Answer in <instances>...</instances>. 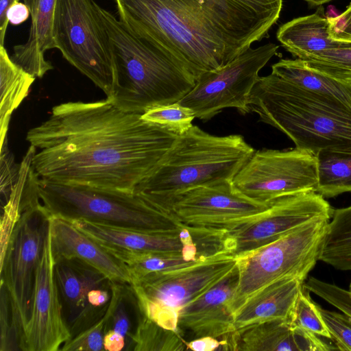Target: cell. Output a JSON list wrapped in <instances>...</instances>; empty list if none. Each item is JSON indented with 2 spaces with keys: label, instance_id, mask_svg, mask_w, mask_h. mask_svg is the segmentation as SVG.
<instances>
[{
  "label": "cell",
  "instance_id": "cell-1",
  "mask_svg": "<svg viewBox=\"0 0 351 351\" xmlns=\"http://www.w3.org/2000/svg\"><path fill=\"white\" fill-rule=\"evenodd\" d=\"M107 99L55 106L27 133L32 168L46 180L134 193L178 136Z\"/></svg>",
  "mask_w": 351,
  "mask_h": 351
},
{
  "label": "cell",
  "instance_id": "cell-2",
  "mask_svg": "<svg viewBox=\"0 0 351 351\" xmlns=\"http://www.w3.org/2000/svg\"><path fill=\"white\" fill-rule=\"evenodd\" d=\"M119 19L197 80L267 36L283 0H114Z\"/></svg>",
  "mask_w": 351,
  "mask_h": 351
},
{
  "label": "cell",
  "instance_id": "cell-3",
  "mask_svg": "<svg viewBox=\"0 0 351 351\" xmlns=\"http://www.w3.org/2000/svg\"><path fill=\"white\" fill-rule=\"evenodd\" d=\"M110 38L114 69L112 96L119 109L143 114L150 108L179 101L196 80L179 62L134 32L101 7Z\"/></svg>",
  "mask_w": 351,
  "mask_h": 351
},
{
  "label": "cell",
  "instance_id": "cell-4",
  "mask_svg": "<svg viewBox=\"0 0 351 351\" xmlns=\"http://www.w3.org/2000/svg\"><path fill=\"white\" fill-rule=\"evenodd\" d=\"M254 152L241 135L214 136L193 125L176 137L134 193L165 212L189 190L232 181Z\"/></svg>",
  "mask_w": 351,
  "mask_h": 351
},
{
  "label": "cell",
  "instance_id": "cell-5",
  "mask_svg": "<svg viewBox=\"0 0 351 351\" xmlns=\"http://www.w3.org/2000/svg\"><path fill=\"white\" fill-rule=\"evenodd\" d=\"M250 112L288 136L295 147L351 154V110L326 104L271 73L260 77L250 97Z\"/></svg>",
  "mask_w": 351,
  "mask_h": 351
},
{
  "label": "cell",
  "instance_id": "cell-6",
  "mask_svg": "<svg viewBox=\"0 0 351 351\" xmlns=\"http://www.w3.org/2000/svg\"><path fill=\"white\" fill-rule=\"evenodd\" d=\"M36 190L50 216L69 221L84 219L147 232L177 233L186 228L135 193L62 184L38 177Z\"/></svg>",
  "mask_w": 351,
  "mask_h": 351
},
{
  "label": "cell",
  "instance_id": "cell-7",
  "mask_svg": "<svg viewBox=\"0 0 351 351\" xmlns=\"http://www.w3.org/2000/svg\"><path fill=\"white\" fill-rule=\"evenodd\" d=\"M49 217L38 196L36 177L30 173L23 189L21 217L0 260V284L5 288L10 300L21 350L30 315L36 271L49 231Z\"/></svg>",
  "mask_w": 351,
  "mask_h": 351
},
{
  "label": "cell",
  "instance_id": "cell-8",
  "mask_svg": "<svg viewBox=\"0 0 351 351\" xmlns=\"http://www.w3.org/2000/svg\"><path fill=\"white\" fill-rule=\"evenodd\" d=\"M330 219H313L238 258L239 282L231 302L234 315L248 298L278 280L293 277L304 282L319 261Z\"/></svg>",
  "mask_w": 351,
  "mask_h": 351
},
{
  "label": "cell",
  "instance_id": "cell-9",
  "mask_svg": "<svg viewBox=\"0 0 351 351\" xmlns=\"http://www.w3.org/2000/svg\"><path fill=\"white\" fill-rule=\"evenodd\" d=\"M237 262L234 255L221 252L184 267L149 274L130 285L143 315L180 332L181 308L221 280Z\"/></svg>",
  "mask_w": 351,
  "mask_h": 351
},
{
  "label": "cell",
  "instance_id": "cell-10",
  "mask_svg": "<svg viewBox=\"0 0 351 351\" xmlns=\"http://www.w3.org/2000/svg\"><path fill=\"white\" fill-rule=\"evenodd\" d=\"M101 7L94 0H57L54 48L110 98L114 69L111 44Z\"/></svg>",
  "mask_w": 351,
  "mask_h": 351
},
{
  "label": "cell",
  "instance_id": "cell-11",
  "mask_svg": "<svg viewBox=\"0 0 351 351\" xmlns=\"http://www.w3.org/2000/svg\"><path fill=\"white\" fill-rule=\"evenodd\" d=\"M278 47L268 43L249 48L220 69L202 74L193 89L178 102L193 110L195 117L203 121L229 108L242 114L249 113L250 97L259 80L258 73Z\"/></svg>",
  "mask_w": 351,
  "mask_h": 351
},
{
  "label": "cell",
  "instance_id": "cell-12",
  "mask_svg": "<svg viewBox=\"0 0 351 351\" xmlns=\"http://www.w3.org/2000/svg\"><path fill=\"white\" fill-rule=\"evenodd\" d=\"M232 182L243 195L263 203L289 194L317 192V156L298 147L255 151Z\"/></svg>",
  "mask_w": 351,
  "mask_h": 351
},
{
  "label": "cell",
  "instance_id": "cell-13",
  "mask_svg": "<svg viewBox=\"0 0 351 351\" xmlns=\"http://www.w3.org/2000/svg\"><path fill=\"white\" fill-rule=\"evenodd\" d=\"M333 210L325 198L315 191L278 197L264 212L225 230L226 250L237 258L244 256L313 219H330Z\"/></svg>",
  "mask_w": 351,
  "mask_h": 351
},
{
  "label": "cell",
  "instance_id": "cell-14",
  "mask_svg": "<svg viewBox=\"0 0 351 351\" xmlns=\"http://www.w3.org/2000/svg\"><path fill=\"white\" fill-rule=\"evenodd\" d=\"M271 202L250 199L228 180L182 193L165 212L186 228L227 230L264 212Z\"/></svg>",
  "mask_w": 351,
  "mask_h": 351
},
{
  "label": "cell",
  "instance_id": "cell-15",
  "mask_svg": "<svg viewBox=\"0 0 351 351\" xmlns=\"http://www.w3.org/2000/svg\"><path fill=\"white\" fill-rule=\"evenodd\" d=\"M54 265L49 228L36 271L30 315L21 344L23 351L60 350L71 337L63 316Z\"/></svg>",
  "mask_w": 351,
  "mask_h": 351
},
{
  "label": "cell",
  "instance_id": "cell-16",
  "mask_svg": "<svg viewBox=\"0 0 351 351\" xmlns=\"http://www.w3.org/2000/svg\"><path fill=\"white\" fill-rule=\"evenodd\" d=\"M54 275L64 319L73 337L105 315L90 306L89 298L94 289L111 280L96 269L75 259L55 261Z\"/></svg>",
  "mask_w": 351,
  "mask_h": 351
},
{
  "label": "cell",
  "instance_id": "cell-17",
  "mask_svg": "<svg viewBox=\"0 0 351 351\" xmlns=\"http://www.w3.org/2000/svg\"><path fill=\"white\" fill-rule=\"evenodd\" d=\"M239 282L236 267L221 280L179 311L178 327L195 338H222L235 331L231 302Z\"/></svg>",
  "mask_w": 351,
  "mask_h": 351
},
{
  "label": "cell",
  "instance_id": "cell-18",
  "mask_svg": "<svg viewBox=\"0 0 351 351\" xmlns=\"http://www.w3.org/2000/svg\"><path fill=\"white\" fill-rule=\"evenodd\" d=\"M69 221L104 246L140 252L178 254L191 260L203 257L188 228L177 233L147 232L84 219Z\"/></svg>",
  "mask_w": 351,
  "mask_h": 351
},
{
  "label": "cell",
  "instance_id": "cell-19",
  "mask_svg": "<svg viewBox=\"0 0 351 351\" xmlns=\"http://www.w3.org/2000/svg\"><path fill=\"white\" fill-rule=\"evenodd\" d=\"M49 230L55 261L78 260L96 269L112 282L131 284L125 263L71 221L50 216Z\"/></svg>",
  "mask_w": 351,
  "mask_h": 351
},
{
  "label": "cell",
  "instance_id": "cell-20",
  "mask_svg": "<svg viewBox=\"0 0 351 351\" xmlns=\"http://www.w3.org/2000/svg\"><path fill=\"white\" fill-rule=\"evenodd\" d=\"M229 350L239 351H328L336 347L319 336L292 324L275 320L234 331L228 336Z\"/></svg>",
  "mask_w": 351,
  "mask_h": 351
},
{
  "label": "cell",
  "instance_id": "cell-21",
  "mask_svg": "<svg viewBox=\"0 0 351 351\" xmlns=\"http://www.w3.org/2000/svg\"><path fill=\"white\" fill-rule=\"evenodd\" d=\"M304 281L287 277L278 280L248 298L235 312V331L275 320L291 322L298 297Z\"/></svg>",
  "mask_w": 351,
  "mask_h": 351
},
{
  "label": "cell",
  "instance_id": "cell-22",
  "mask_svg": "<svg viewBox=\"0 0 351 351\" xmlns=\"http://www.w3.org/2000/svg\"><path fill=\"white\" fill-rule=\"evenodd\" d=\"M57 0H23L28 7L31 25L27 40L15 45L12 60L34 77H42L52 64L45 58L54 49L53 25Z\"/></svg>",
  "mask_w": 351,
  "mask_h": 351
},
{
  "label": "cell",
  "instance_id": "cell-23",
  "mask_svg": "<svg viewBox=\"0 0 351 351\" xmlns=\"http://www.w3.org/2000/svg\"><path fill=\"white\" fill-rule=\"evenodd\" d=\"M271 73L303 89L331 106L351 110V84L335 80L309 67L300 59H282Z\"/></svg>",
  "mask_w": 351,
  "mask_h": 351
},
{
  "label": "cell",
  "instance_id": "cell-24",
  "mask_svg": "<svg viewBox=\"0 0 351 351\" xmlns=\"http://www.w3.org/2000/svg\"><path fill=\"white\" fill-rule=\"evenodd\" d=\"M276 38L293 56L302 60L345 43L330 38V21L322 5L313 14L293 19L280 25Z\"/></svg>",
  "mask_w": 351,
  "mask_h": 351
},
{
  "label": "cell",
  "instance_id": "cell-25",
  "mask_svg": "<svg viewBox=\"0 0 351 351\" xmlns=\"http://www.w3.org/2000/svg\"><path fill=\"white\" fill-rule=\"evenodd\" d=\"M35 78L12 60L4 46H0L1 145L7 138L12 113L27 96Z\"/></svg>",
  "mask_w": 351,
  "mask_h": 351
},
{
  "label": "cell",
  "instance_id": "cell-26",
  "mask_svg": "<svg viewBox=\"0 0 351 351\" xmlns=\"http://www.w3.org/2000/svg\"><path fill=\"white\" fill-rule=\"evenodd\" d=\"M319 261L341 271H351V206L333 210Z\"/></svg>",
  "mask_w": 351,
  "mask_h": 351
},
{
  "label": "cell",
  "instance_id": "cell-27",
  "mask_svg": "<svg viewBox=\"0 0 351 351\" xmlns=\"http://www.w3.org/2000/svg\"><path fill=\"white\" fill-rule=\"evenodd\" d=\"M104 247L127 266L132 279L131 284L149 274L184 267L206 257L191 260L184 255L178 254L140 252Z\"/></svg>",
  "mask_w": 351,
  "mask_h": 351
},
{
  "label": "cell",
  "instance_id": "cell-28",
  "mask_svg": "<svg viewBox=\"0 0 351 351\" xmlns=\"http://www.w3.org/2000/svg\"><path fill=\"white\" fill-rule=\"evenodd\" d=\"M317 160V193L331 198L351 192V154L321 150Z\"/></svg>",
  "mask_w": 351,
  "mask_h": 351
},
{
  "label": "cell",
  "instance_id": "cell-29",
  "mask_svg": "<svg viewBox=\"0 0 351 351\" xmlns=\"http://www.w3.org/2000/svg\"><path fill=\"white\" fill-rule=\"evenodd\" d=\"M135 351H182L187 349L180 332L167 329L141 313L133 336Z\"/></svg>",
  "mask_w": 351,
  "mask_h": 351
},
{
  "label": "cell",
  "instance_id": "cell-30",
  "mask_svg": "<svg viewBox=\"0 0 351 351\" xmlns=\"http://www.w3.org/2000/svg\"><path fill=\"white\" fill-rule=\"evenodd\" d=\"M302 60L315 70L351 84V43H345L341 47L323 51Z\"/></svg>",
  "mask_w": 351,
  "mask_h": 351
},
{
  "label": "cell",
  "instance_id": "cell-31",
  "mask_svg": "<svg viewBox=\"0 0 351 351\" xmlns=\"http://www.w3.org/2000/svg\"><path fill=\"white\" fill-rule=\"evenodd\" d=\"M141 116L144 120L160 125L178 136L188 131L196 118L193 110L178 102L154 107Z\"/></svg>",
  "mask_w": 351,
  "mask_h": 351
},
{
  "label": "cell",
  "instance_id": "cell-32",
  "mask_svg": "<svg viewBox=\"0 0 351 351\" xmlns=\"http://www.w3.org/2000/svg\"><path fill=\"white\" fill-rule=\"evenodd\" d=\"M291 322L319 337L331 339L319 306L313 301L309 291L304 287L296 300Z\"/></svg>",
  "mask_w": 351,
  "mask_h": 351
},
{
  "label": "cell",
  "instance_id": "cell-33",
  "mask_svg": "<svg viewBox=\"0 0 351 351\" xmlns=\"http://www.w3.org/2000/svg\"><path fill=\"white\" fill-rule=\"evenodd\" d=\"M304 287L351 317V290L310 276Z\"/></svg>",
  "mask_w": 351,
  "mask_h": 351
},
{
  "label": "cell",
  "instance_id": "cell-34",
  "mask_svg": "<svg viewBox=\"0 0 351 351\" xmlns=\"http://www.w3.org/2000/svg\"><path fill=\"white\" fill-rule=\"evenodd\" d=\"M108 313L96 323L71 337L60 348L62 351H103Z\"/></svg>",
  "mask_w": 351,
  "mask_h": 351
},
{
  "label": "cell",
  "instance_id": "cell-35",
  "mask_svg": "<svg viewBox=\"0 0 351 351\" xmlns=\"http://www.w3.org/2000/svg\"><path fill=\"white\" fill-rule=\"evenodd\" d=\"M0 289V351L21 350L8 292L1 284Z\"/></svg>",
  "mask_w": 351,
  "mask_h": 351
},
{
  "label": "cell",
  "instance_id": "cell-36",
  "mask_svg": "<svg viewBox=\"0 0 351 351\" xmlns=\"http://www.w3.org/2000/svg\"><path fill=\"white\" fill-rule=\"evenodd\" d=\"M319 309L337 350L351 351V317L320 306Z\"/></svg>",
  "mask_w": 351,
  "mask_h": 351
},
{
  "label": "cell",
  "instance_id": "cell-37",
  "mask_svg": "<svg viewBox=\"0 0 351 351\" xmlns=\"http://www.w3.org/2000/svg\"><path fill=\"white\" fill-rule=\"evenodd\" d=\"M328 19L330 38L337 42L351 43V3L341 14Z\"/></svg>",
  "mask_w": 351,
  "mask_h": 351
},
{
  "label": "cell",
  "instance_id": "cell-38",
  "mask_svg": "<svg viewBox=\"0 0 351 351\" xmlns=\"http://www.w3.org/2000/svg\"><path fill=\"white\" fill-rule=\"evenodd\" d=\"M221 340L212 337L195 338L186 343L187 349L195 351L226 350L227 340L225 337Z\"/></svg>",
  "mask_w": 351,
  "mask_h": 351
},
{
  "label": "cell",
  "instance_id": "cell-39",
  "mask_svg": "<svg viewBox=\"0 0 351 351\" xmlns=\"http://www.w3.org/2000/svg\"><path fill=\"white\" fill-rule=\"evenodd\" d=\"M29 16L30 12L28 7L25 3L20 1L13 3L7 12L8 22L14 25L25 22Z\"/></svg>",
  "mask_w": 351,
  "mask_h": 351
},
{
  "label": "cell",
  "instance_id": "cell-40",
  "mask_svg": "<svg viewBox=\"0 0 351 351\" xmlns=\"http://www.w3.org/2000/svg\"><path fill=\"white\" fill-rule=\"evenodd\" d=\"M20 0H0V46H4L8 25L7 12L10 7Z\"/></svg>",
  "mask_w": 351,
  "mask_h": 351
},
{
  "label": "cell",
  "instance_id": "cell-41",
  "mask_svg": "<svg viewBox=\"0 0 351 351\" xmlns=\"http://www.w3.org/2000/svg\"><path fill=\"white\" fill-rule=\"evenodd\" d=\"M309 6L317 7L321 6L324 3H328L333 0H304Z\"/></svg>",
  "mask_w": 351,
  "mask_h": 351
},
{
  "label": "cell",
  "instance_id": "cell-42",
  "mask_svg": "<svg viewBox=\"0 0 351 351\" xmlns=\"http://www.w3.org/2000/svg\"><path fill=\"white\" fill-rule=\"evenodd\" d=\"M349 289L351 290V282L350 283Z\"/></svg>",
  "mask_w": 351,
  "mask_h": 351
}]
</instances>
